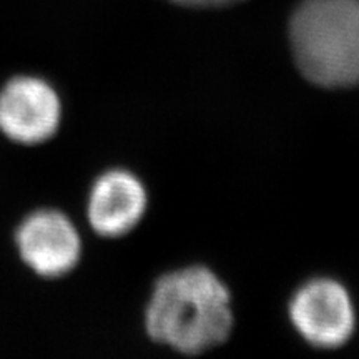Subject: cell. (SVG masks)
<instances>
[{
  "label": "cell",
  "instance_id": "6da1fadb",
  "mask_svg": "<svg viewBox=\"0 0 359 359\" xmlns=\"http://www.w3.org/2000/svg\"><path fill=\"white\" fill-rule=\"evenodd\" d=\"M145 325L151 339L175 351L188 356L206 353L231 333L230 291L208 268L167 273L155 283Z\"/></svg>",
  "mask_w": 359,
  "mask_h": 359
},
{
  "label": "cell",
  "instance_id": "7a4b0ae2",
  "mask_svg": "<svg viewBox=\"0 0 359 359\" xmlns=\"http://www.w3.org/2000/svg\"><path fill=\"white\" fill-rule=\"evenodd\" d=\"M288 32L309 82L325 88L359 83V0H299Z\"/></svg>",
  "mask_w": 359,
  "mask_h": 359
},
{
  "label": "cell",
  "instance_id": "3957f363",
  "mask_svg": "<svg viewBox=\"0 0 359 359\" xmlns=\"http://www.w3.org/2000/svg\"><path fill=\"white\" fill-rule=\"evenodd\" d=\"M291 323L314 348L334 349L354 333L356 314L349 293L338 281L318 278L296 291L290 306Z\"/></svg>",
  "mask_w": 359,
  "mask_h": 359
},
{
  "label": "cell",
  "instance_id": "277c9868",
  "mask_svg": "<svg viewBox=\"0 0 359 359\" xmlns=\"http://www.w3.org/2000/svg\"><path fill=\"white\" fill-rule=\"evenodd\" d=\"M60 118V98L43 79L19 75L0 88V133L8 140L40 145L55 135Z\"/></svg>",
  "mask_w": 359,
  "mask_h": 359
},
{
  "label": "cell",
  "instance_id": "5b68a950",
  "mask_svg": "<svg viewBox=\"0 0 359 359\" xmlns=\"http://www.w3.org/2000/svg\"><path fill=\"white\" fill-rule=\"evenodd\" d=\"M15 245L22 262L43 278L67 275L77 266L82 251L74 223L57 210L27 215L15 231Z\"/></svg>",
  "mask_w": 359,
  "mask_h": 359
},
{
  "label": "cell",
  "instance_id": "8992f818",
  "mask_svg": "<svg viewBox=\"0 0 359 359\" xmlns=\"http://www.w3.org/2000/svg\"><path fill=\"white\" fill-rule=\"evenodd\" d=\"M147 208L145 188L125 170L103 173L88 198V222L98 235L116 238L137 226Z\"/></svg>",
  "mask_w": 359,
  "mask_h": 359
},
{
  "label": "cell",
  "instance_id": "52a82bcc",
  "mask_svg": "<svg viewBox=\"0 0 359 359\" xmlns=\"http://www.w3.org/2000/svg\"><path fill=\"white\" fill-rule=\"evenodd\" d=\"M168 2L190 8H222L236 6L243 0H168Z\"/></svg>",
  "mask_w": 359,
  "mask_h": 359
}]
</instances>
